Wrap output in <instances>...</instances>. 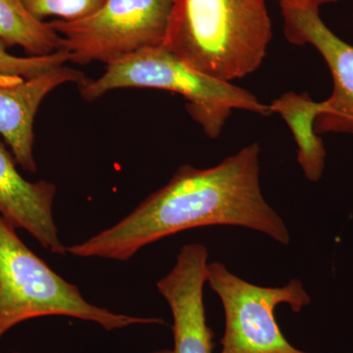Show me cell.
<instances>
[{"instance_id":"8992f818","label":"cell","mask_w":353,"mask_h":353,"mask_svg":"<svg viewBox=\"0 0 353 353\" xmlns=\"http://www.w3.org/2000/svg\"><path fill=\"white\" fill-rule=\"evenodd\" d=\"M172 0H105L94 13L76 21L52 20L60 50L70 61L110 64L137 51L163 44Z\"/></svg>"},{"instance_id":"7a4b0ae2","label":"cell","mask_w":353,"mask_h":353,"mask_svg":"<svg viewBox=\"0 0 353 353\" xmlns=\"http://www.w3.org/2000/svg\"><path fill=\"white\" fill-rule=\"evenodd\" d=\"M271 39L266 0H172L162 46L196 71L231 83L261 66Z\"/></svg>"},{"instance_id":"3957f363","label":"cell","mask_w":353,"mask_h":353,"mask_svg":"<svg viewBox=\"0 0 353 353\" xmlns=\"http://www.w3.org/2000/svg\"><path fill=\"white\" fill-rule=\"evenodd\" d=\"M79 88L88 101L120 88H157L183 95L190 117L213 139L220 136L234 109L262 116L272 114L270 106L252 92L196 71L163 46L145 48L108 64L99 78L88 79Z\"/></svg>"},{"instance_id":"30bf717a","label":"cell","mask_w":353,"mask_h":353,"mask_svg":"<svg viewBox=\"0 0 353 353\" xmlns=\"http://www.w3.org/2000/svg\"><path fill=\"white\" fill-rule=\"evenodd\" d=\"M16 163L0 141V215L16 229L27 231L48 252L66 254L53 217L57 187L48 181L25 180Z\"/></svg>"},{"instance_id":"9a60e30c","label":"cell","mask_w":353,"mask_h":353,"mask_svg":"<svg viewBox=\"0 0 353 353\" xmlns=\"http://www.w3.org/2000/svg\"><path fill=\"white\" fill-rule=\"evenodd\" d=\"M338 0H280L279 2H285L290 6L299 7H312L320 9V7L327 3H333Z\"/></svg>"},{"instance_id":"9c48e42d","label":"cell","mask_w":353,"mask_h":353,"mask_svg":"<svg viewBox=\"0 0 353 353\" xmlns=\"http://www.w3.org/2000/svg\"><path fill=\"white\" fill-rule=\"evenodd\" d=\"M82 72L58 67L34 78L0 74V136L11 148L14 159L26 171L36 173L34 120L44 97L67 83L87 82Z\"/></svg>"},{"instance_id":"2e32d148","label":"cell","mask_w":353,"mask_h":353,"mask_svg":"<svg viewBox=\"0 0 353 353\" xmlns=\"http://www.w3.org/2000/svg\"><path fill=\"white\" fill-rule=\"evenodd\" d=\"M14 353H18V352H14Z\"/></svg>"},{"instance_id":"4fadbf2b","label":"cell","mask_w":353,"mask_h":353,"mask_svg":"<svg viewBox=\"0 0 353 353\" xmlns=\"http://www.w3.org/2000/svg\"><path fill=\"white\" fill-rule=\"evenodd\" d=\"M4 41L0 39V74L30 79L48 73L70 61L68 51L58 50L41 57H18L7 52Z\"/></svg>"},{"instance_id":"8fae6325","label":"cell","mask_w":353,"mask_h":353,"mask_svg":"<svg viewBox=\"0 0 353 353\" xmlns=\"http://www.w3.org/2000/svg\"><path fill=\"white\" fill-rule=\"evenodd\" d=\"M272 113L280 114L292 130L297 145V162L310 182H318L325 169L326 150L315 123L322 112V101L316 102L310 95L287 92L270 104Z\"/></svg>"},{"instance_id":"6da1fadb","label":"cell","mask_w":353,"mask_h":353,"mask_svg":"<svg viewBox=\"0 0 353 353\" xmlns=\"http://www.w3.org/2000/svg\"><path fill=\"white\" fill-rule=\"evenodd\" d=\"M259 159L260 146L254 143L209 168L183 165L129 215L69 246L67 252L80 259L128 261L155 241L210 226L246 228L289 245L287 225L262 194Z\"/></svg>"},{"instance_id":"e0dca14e","label":"cell","mask_w":353,"mask_h":353,"mask_svg":"<svg viewBox=\"0 0 353 353\" xmlns=\"http://www.w3.org/2000/svg\"><path fill=\"white\" fill-rule=\"evenodd\" d=\"M279 1H280V0H279Z\"/></svg>"},{"instance_id":"5b68a950","label":"cell","mask_w":353,"mask_h":353,"mask_svg":"<svg viewBox=\"0 0 353 353\" xmlns=\"http://www.w3.org/2000/svg\"><path fill=\"white\" fill-rule=\"evenodd\" d=\"M206 283L224 308L220 353H308L290 345L275 318L280 304H289L296 313L310 304L301 281L292 279L279 288L260 287L234 275L221 262H212L208 265Z\"/></svg>"},{"instance_id":"5bb4252c","label":"cell","mask_w":353,"mask_h":353,"mask_svg":"<svg viewBox=\"0 0 353 353\" xmlns=\"http://www.w3.org/2000/svg\"><path fill=\"white\" fill-rule=\"evenodd\" d=\"M32 17L39 21L83 19L97 11L105 0H21Z\"/></svg>"},{"instance_id":"7c38bea8","label":"cell","mask_w":353,"mask_h":353,"mask_svg":"<svg viewBox=\"0 0 353 353\" xmlns=\"http://www.w3.org/2000/svg\"><path fill=\"white\" fill-rule=\"evenodd\" d=\"M0 39L8 48L20 46L34 57L61 48V37L48 22L32 17L21 0H0Z\"/></svg>"},{"instance_id":"ba28073f","label":"cell","mask_w":353,"mask_h":353,"mask_svg":"<svg viewBox=\"0 0 353 353\" xmlns=\"http://www.w3.org/2000/svg\"><path fill=\"white\" fill-rule=\"evenodd\" d=\"M208 265L206 246L188 243L173 269L157 283L173 317L174 347L150 353H213L214 334L206 321L203 299Z\"/></svg>"},{"instance_id":"277c9868","label":"cell","mask_w":353,"mask_h":353,"mask_svg":"<svg viewBox=\"0 0 353 353\" xmlns=\"http://www.w3.org/2000/svg\"><path fill=\"white\" fill-rule=\"evenodd\" d=\"M65 316L95 323L106 331L139 324H166L159 318L112 312L88 303L76 285L52 270L0 215V341L20 323Z\"/></svg>"},{"instance_id":"52a82bcc","label":"cell","mask_w":353,"mask_h":353,"mask_svg":"<svg viewBox=\"0 0 353 353\" xmlns=\"http://www.w3.org/2000/svg\"><path fill=\"white\" fill-rule=\"evenodd\" d=\"M284 32L290 43L310 44L324 58L333 77V92L322 101L315 123L318 134H353V46L334 34L320 17V9L280 2Z\"/></svg>"}]
</instances>
